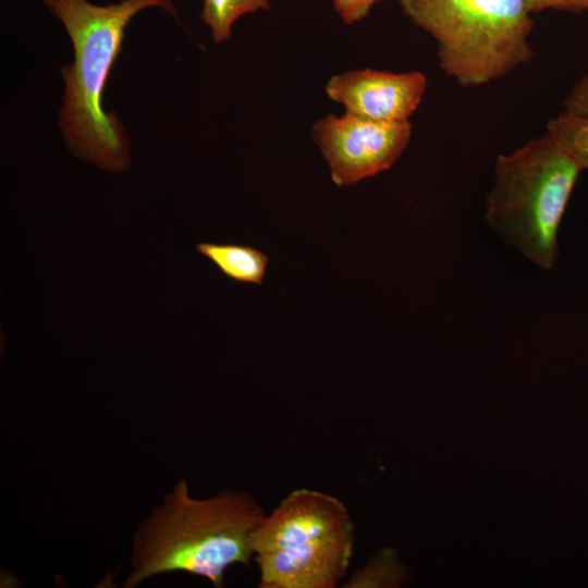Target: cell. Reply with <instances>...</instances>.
Returning <instances> with one entry per match:
<instances>
[{"instance_id":"obj_10","label":"cell","mask_w":588,"mask_h":588,"mask_svg":"<svg viewBox=\"0 0 588 588\" xmlns=\"http://www.w3.org/2000/svg\"><path fill=\"white\" fill-rule=\"evenodd\" d=\"M546 133L560 145L580 170H588V115L564 110L548 121Z\"/></svg>"},{"instance_id":"obj_11","label":"cell","mask_w":588,"mask_h":588,"mask_svg":"<svg viewBox=\"0 0 588 588\" xmlns=\"http://www.w3.org/2000/svg\"><path fill=\"white\" fill-rule=\"evenodd\" d=\"M340 19L345 24H354L365 19L372 7L382 0H332Z\"/></svg>"},{"instance_id":"obj_12","label":"cell","mask_w":588,"mask_h":588,"mask_svg":"<svg viewBox=\"0 0 588 588\" xmlns=\"http://www.w3.org/2000/svg\"><path fill=\"white\" fill-rule=\"evenodd\" d=\"M563 107L566 111L588 115V72L574 84Z\"/></svg>"},{"instance_id":"obj_2","label":"cell","mask_w":588,"mask_h":588,"mask_svg":"<svg viewBox=\"0 0 588 588\" xmlns=\"http://www.w3.org/2000/svg\"><path fill=\"white\" fill-rule=\"evenodd\" d=\"M264 515L247 492L226 490L196 500L186 481H179L138 529L125 587L172 572L201 576L222 587L228 567L248 565L254 558L253 535Z\"/></svg>"},{"instance_id":"obj_3","label":"cell","mask_w":588,"mask_h":588,"mask_svg":"<svg viewBox=\"0 0 588 588\" xmlns=\"http://www.w3.org/2000/svg\"><path fill=\"white\" fill-rule=\"evenodd\" d=\"M355 526L335 497L290 492L257 525L252 547L260 588H333L347 573Z\"/></svg>"},{"instance_id":"obj_6","label":"cell","mask_w":588,"mask_h":588,"mask_svg":"<svg viewBox=\"0 0 588 588\" xmlns=\"http://www.w3.org/2000/svg\"><path fill=\"white\" fill-rule=\"evenodd\" d=\"M412 130L409 120L384 122L345 112L319 118L310 136L341 187L390 169L406 149Z\"/></svg>"},{"instance_id":"obj_9","label":"cell","mask_w":588,"mask_h":588,"mask_svg":"<svg viewBox=\"0 0 588 588\" xmlns=\"http://www.w3.org/2000/svg\"><path fill=\"white\" fill-rule=\"evenodd\" d=\"M271 9L270 0H204L199 19L210 27L216 44L229 40L243 15Z\"/></svg>"},{"instance_id":"obj_13","label":"cell","mask_w":588,"mask_h":588,"mask_svg":"<svg viewBox=\"0 0 588 588\" xmlns=\"http://www.w3.org/2000/svg\"><path fill=\"white\" fill-rule=\"evenodd\" d=\"M525 3L531 14L547 9L575 13L588 11V0H525Z\"/></svg>"},{"instance_id":"obj_5","label":"cell","mask_w":588,"mask_h":588,"mask_svg":"<svg viewBox=\"0 0 588 588\" xmlns=\"http://www.w3.org/2000/svg\"><path fill=\"white\" fill-rule=\"evenodd\" d=\"M581 170L548 134L498 157L487 219L537 266L558 256L556 234Z\"/></svg>"},{"instance_id":"obj_8","label":"cell","mask_w":588,"mask_h":588,"mask_svg":"<svg viewBox=\"0 0 588 588\" xmlns=\"http://www.w3.org/2000/svg\"><path fill=\"white\" fill-rule=\"evenodd\" d=\"M196 250L235 282L257 285L264 282L268 256L250 245L201 242L196 244Z\"/></svg>"},{"instance_id":"obj_7","label":"cell","mask_w":588,"mask_h":588,"mask_svg":"<svg viewBox=\"0 0 588 588\" xmlns=\"http://www.w3.org/2000/svg\"><path fill=\"white\" fill-rule=\"evenodd\" d=\"M427 86V76L419 71L392 73L358 69L331 76L324 91L347 113L376 121L402 122L408 121L417 110Z\"/></svg>"},{"instance_id":"obj_1","label":"cell","mask_w":588,"mask_h":588,"mask_svg":"<svg viewBox=\"0 0 588 588\" xmlns=\"http://www.w3.org/2000/svg\"><path fill=\"white\" fill-rule=\"evenodd\" d=\"M44 3L64 25L74 50V62L61 68L65 86L58 125L65 144L75 157L109 172H122L130 167V144L118 115L102 108L105 86L132 19L151 7L177 19L173 0Z\"/></svg>"},{"instance_id":"obj_4","label":"cell","mask_w":588,"mask_h":588,"mask_svg":"<svg viewBox=\"0 0 588 588\" xmlns=\"http://www.w3.org/2000/svg\"><path fill=\"white\" fill-rule=\"evenodd\" d=\"M438 44L441 70L463 87L498 81L534 58L525 0H399Z\"/></svg>"}]
</instances>
